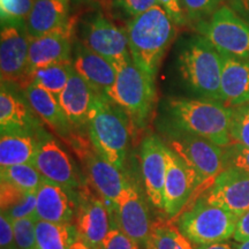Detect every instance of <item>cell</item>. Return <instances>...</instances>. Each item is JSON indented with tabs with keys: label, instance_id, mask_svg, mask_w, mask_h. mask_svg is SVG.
I'll return each mask as SVG.
<instances>
[{
	"label": "cell",
	"instance_id": "cb8c5ba5",
	"mask_svg": "<svg viewBox=\"0 0 249 249\" xmlns=\"http://www.w3.org/2000/svg\"><path fill=\"white\" fill-rule=\"evenodd\" d=\"M23 92L34 112L43 123L48 124L60 138L71 140L75 128L68 120L58 98L34 83L28 86Z\"/></svg>",
	"mask_w": 249,
	"mask_h": 249
},
{
	"label": "cell",
	"instance_id": "8992f818",
	"mask_svg": "<svg viewBox=\"0 0 249 249\" xmlns=\"http://www.w3.org/2000/svg\"><path fill=\"white\" fill-rule=\"evenodd\" d=\"M239 217L208 203L202 197L185 209L179 218V229L193 245L227 241L234 235Z\"/></svg>",
	"mask_w": 249,
	"mask_h": 249
},
{
	"label": "cell",
	"instance_id": "f546056e",
	"mask_svg": "<svg viewBox=\"0 0 249 249\" xmlns=\"http://www.w3.org/2000/svg\"><path fill=\"white\" fill-rule=\"evenodd\" d=\"M0 179L26 192H37L44 178L33 164H22L0 169Z\"/></svg>",
	"mask_w": 249,
	"mask_h": 249
},
{
	"label": "cell",
	"instance_id": "e575fe53",
	"mask_svg": "<svg viewBox=\"0 0 249 249\" xmlns=\"http://www.w3.org/2000/svg\"><path fill=\"white\" fill-rule=\"evenodd\" d=\"M36 205L37 196L36 192H27L26 194L17 204L11 207L9 209L1 211L6 216H8L12 220L21 219V218L36 217Z\"/></svg>",
	"mask_w": 249,
	"mask_h": 249
},
{
	"label": "cell",
	"instance_id": "603a6c76",
	"mask_svg": "<svg viewBox=\"0 0 249 249\" xmlns=\"http://www.w3.org/2000/svg\"><path fill=\"white\" fill-rule=\"evenodd\" d=\"M70 5L59 0H34L24 29L30 39L64 29L74 18H71Z\"/></svg>",
	"mask_w": 249,
	"mask_h": 249
},
{
	"label": "cell",
	"instance_id": "f35d334b",
	"mask_svg": "<svg viewBox=\"0 0 249 249\" xmlns=\"http://www.w3.org/2000/svg\"><path fill=\"white\" fill-rule=\"evenodd\" d=\"M157 2L165 9V12L176 26L182 27L189 23L180 0H157Z\"/></svg>",
	"mask_w": 249,
	"mask_h": 249
},
{
	"label": "cell",
	"instance_id": "d6a6232c",
	"mask_svg": "<svg viewBox=\"0 0 249 249\" xmlns=\"http://www.w3.org/2000/svg\"><path fill=\"white\" fill-rule=\"evenodd\" d=\"M224 0H180L189 22L198 23L207 20L223 4Z\"/></svg>",
	"mask_w": 249,
	"mask_h": 249
},
{
	"label": "cell",
	"instance_id": "83f0119b",
	"mask_svg": "<svg viewBox=\"0 0 249 249\" xmlns=\"http://www.w3.org/2000/svg\"><path fill=\"white\" fill-rule=\"evenodd\" d=\"M73 71V61L59 62V64L42 67L29 76L28 86L34 83L52 93L55 98H59V95L66 87Z\"/></svg>",
	"mask_w": 249,
	"mask_h": 249
},
{
	"label": "cell",
	"instance_id": "d6986e66",
	"mask_svg": "<svg viewBox=\"0 0 249 249\" xmlns=\"http://www.w3.org/2000/svg\"><path fill=\"white\" fill-rule=\"evenodd\" d=\"M73 67L96 93L108 95L116 82V66L83 45L79 39L73 45Z\"/></svg>",
	"mask_w": 249,
	"mask_h": 249
},
{
	"label": "cell",
	"instance_id": "ac0fdd59",
	"mask_svg": "<svg viewBox=\"0 0 249 249\" xmlns=\"http://www.w3.org/2000/svg\"><path fill=\"white\" fill-rule=\"evenodd\" d=\"M36 217L38 220L71 224L77 213V197L73 189L43 179L36 192Z\"/></svg>",
	"mask_w": 249,
	"mask_h": 249
},
{
	"label": "cell",
	"instance_id": "7bdbcfd3",
	"mask_svg": "<svg viewBox=\"0 0 249 249\" xmlns=\"http://www.w3.org/2000/svg\"><path fill=\"white\" fill-rule=\"evenodd\" d=\"M71 2L75 6H87L101 11H108L112 7L113 0H71Z\"/></svg>",
	"mask_w": 249,
	"mask_h": 249
},
{
	"label": "cell",
	"instance_id": "8fae6325",
	"mask_svg": "<svg viewBox=\"0 0 249 249\" xmlns=\"http://www.w3.org/2000/svg\"><path fill=\"white\" fill-rule=\"evenodd\" d=\"M112 225H117L139 246L147 247L151 229L147 205L139 187L127 179L112 214Z\"/></svg>",
	"mask_w": 249,
	"mask_h": 249
},
{
	"label": "cell",
	"instance_id": "ab89813d",
	"mask_svg": "<svg viewBox=\"0 0 249 249\" xmlns=\"http://www.w3.org/2000/svg\"><path fill=\"white\" fill-rule=\"evenodd\" d=\"M0 247L1 249H17L14 240L13 222L4 213L0 214Z\"/></svg>",
	"mask_w": 249,
	"mask_h": 249
},
{
	"label": "cell",
	"instance_id": "74e56055",
	"mask_svg": "<svg viewBox=\"0 0 249 249\" xmlns=\"http://www.w3.org/2000/svg\"><path fill=\"white\" fill-rule=\"evenodd\" d=\"M158 5L157 0H113L112 7L123 11L130 18L139 17Z\"/></svg>",
	"mask_w": 249,
	"mask_h": 249
},
{
	"label": "cell",
	"instance_id": "9c48e42d",
	"mask_svg": "<svg viewBox=\"0 0 249 249\" xmlns=\"http://www.w3.org/2000/svg\"><path fill=\"white\" fill-rule=\"evenodd\" d=\"M165 143L192 166L205 183L211 185L218 174L225 170L224 148L209 140L167 128Z\"/></svg>",
	"mask_w": 249,
	"mask_h": 249
},
{
	"label": "cell",
	"instance_id": "1f68e13d",
	"mask_svg": "<svg viewBox=\"0 0 249 249\" xmlns=\"http://www.w3.org/2000/svg\"><path fill=\"white\" fill-rule=\"evenodd\" d=\"M230 138L232 143L249 148V102L232 107Z\"/></svg>",
	"mask_w": 249,
	"mask_h": 249
},
{
	"label": "cell",
	"instance_id": "52a82bcc",
	"mask_svg": "<svg viewBox=\"0 0 249 249\" xmlns=\"http://www.w3.org/2000/svg\"><path fill=\"white\" fill-rule=\"evenodd\" d=\"M195 30L220 54L249 59V23L229 5H222L209 18L195 23Z\"/></svg>",
	"mask_w": 249,
	"mask_h": 249
},
{
	"label": "cell",
	"instance_id": "8d00e7d4",
	"mask_svg": "<svg viewBox=\"0 0 249 249\" xmlns=\"http://www.w3.org/2000/svg\"><path fill=\"white\" fill-rule=\"evenodd\" d=\"M139 247L140 246L124 234L117 225L111 226L101 245V249H140Z\"/></svg>",
	"mask_w": 249,
	"mask_h": 249
},
{
	"label": "cell",
	"instance_id": "5b68a950",
	"mask_svg": "<svg viewBox=\"0 0 249 249\" xmlns=\"http://www.w3.org/2000/svg\"><path fill=\"white\" fill-rule=\"evenodd\" d=\"M107 96L124 108L134 127L143 128L155 108L157 98L155 80L129 59L117 67L116 82Z\"/></svg>",
	"mask_w": 249,
	"mask_h": 249
},
{
	"label": "cell",
	"instance_id": "6da1fadb",
	"mask_svg": "<svg viewBox=\"0 0 249 249\" xmlns=\"http://www.w3.org/2000/svg\"><path fill=\"white\" fill-rule=\"evenodd\" d=\"M169 128L201 136L225 148L230 138L232 107L223 102L204 98L171 97L166 101Z\"/></svg>",
	"mask_w": 249,
	"mask_h": 249
},
{
	"label": "cell",
	"instance_id": "484cf974",
	"mask_svg": "<svg viewBox=\"0 0 249 249\" xmlns=\"http://www.w3.org/2000/svg\"><path fill=\"white\" fill-rule=\"evenodd\" d=\"M37 152V133H2L0 138V169L34 164Z\"/></svg>",
	"mask_w": 249,
	"mask_h": 249
},
{
	"label": "cell",
	"instance_id": "30bf717a",
	"mask_svg": "<svg viewBox=\"0 0 249 249\" xmlns=\"http://www.w3.org/2000/svg\"><path fill=\"white\" fill-rule=\"evenodd\" d=\"M166 161L163 210L170 218H174L180 216L192 196L205 182L192 166L169 147Z\"/></svg>",
	"mask_w": 249,
	"mask_h": 249
},
{
	"label": "cell",
	"instance_id": "7dc6e473",
	"mask_svg": "<svg viewBox=\"0 0 249 249\" xmlns=\"http://www.w3.org/2000/svg\"><path fill=\"white\" fill-rule=\"evenodd\" d=\"M59 1H62V2H65V4H67V5H70V2H71V0H59Z\"/></svg>",
	"mask_w": 249,
	"mask_h": 249
},
{
	"label": "cell",
	"instance_id": "4dcf8cb0",
	"mask_svg": "<svg viewBox=\"0 0 249 249\" xmlns=\"http://www.w3.org/2000/svg\"><path fill=\"white\" fill-rule=\"evenodd\" d=\"M34 0H0L1 26H23L33 8Z\"/></svg>",
	"mask_w": 249,
	"mask_h": 249
},
{
	"label": "cell",
	"instance_id": "ee69618b",
	"mask_svg": "<svg viewBox=\"0 0 249 249\" xmlns=\"http://www.w3.org/2000/svg\"><path fill=\"white\" fill-rule=\"evenodd\" d=\"M195 249H236V245H233L229 241L213 242L208 245H194Z\"/></svg>",
	"mask_w": 249,
	"mask_h": 249
},
{
	"label": "cell",
	"instance_id": "2e32d148",
	"mask_svg": "<svg viewBox=\"0 0 249 249\" xmlns=\"http://www.w3.org/2000/svg\"><path fill=\"white\" fill-rule=\"evenodd\" d=\"M167 145L155 134L143 139L140 148L142 178L149 201L156 208L163 209L164 185L167 167Z\"/></svg>",
	"mask_w": 249,
	"mask_h": 249
},
{
	"label": "cell",
	"instance_id": "ffe728a7",
	"mask_svg": "<svg viewBox=\"0 0 249 249\" xmlns=\"http://www.w3.org/2000/svg\"><path fill=\"white\" fill-rule=\"evenodd\" d=\"M40 127L37 114L26 96L15 91L12 85L1 83L0 92V132L37 133Z\"/></svg>",
	"mask_w": 249,
	"mask_h": 249
},
{
	"label": "cell",
	"instance_id": "60d3db41",
	"mask_svg": "<svg viewBox=\"0 0 249 249\" xmlns=\"http://www.w3.org/2000/svg\"><path fill=\"white\" fill-rule=\"evenodd\" d=\"M232 239L235 242H244L249 240V210L242 214L241 217H239L234 235H233Z\"/></svg>",
	"mask_w": 249,
	"mask_h": 249
},
{
	"label": "cell",
	"instance_id": "3957f363",
	"mask_svg": "<svg viewBox=\"0 0 249 249\" xmlns=\"http://www.w3.org/2000/svg\"><path fill=\"white\" fill-rule=\"evenodd\" d=\"M133 126L128 114L107 95L96 93L88 121L90 143L102 157L124 169Z\"/></svg>",
	"mask_w": 249,
	"mask_h": 249
},
{
	"label": "cell",
	"instance_id": "5bb4252c",
	"mask_svg": "<svg viewBox=\"0 0 249 249\" xmlns=\"http://www.w3.org/2000/svg\"><path fill=\"white\" fill-rule=\"evenodd\" d=\"M30 38L23 26L5 24L0 34V76L1 83L27 86Z\"/></svg>",
	"mask_w": 249,
	"mask_h": 249
},
{
	"label": "cell",
	"instance_id": "f6af8a7d",
	"mask_svg": "<svg viewBox=\"0 0 249 249\" xmlns=\"http://www.w3.org/2000/svg\"><path fill=\"white\" fill-rule=\"evenodd\" d=\"M70 249H93L89 244H87L86 241H83L82 239L77 238L75 241L73 242Z\"/></svg>",
	"mask_w": 249,
	"mask_h": 249
},
{
	"label": "cell",
	"instance_id": "bcb514c9",
	"mask_svg": "<svg viewBox=\"0 0 249 249\" xmlns=\"http://www.w3.org/2000/svg\"><path fill=\"white\" fill-rule=\"evenodd\" d=\"M236 249H249V240L244 242H236Z\"/></svg>",
	"mask_w": 249,
	"mask_h": 249
},
{
	"label": "cell",
	"instance_id": "836d02e7",
	"mask_svg": "<svg viewBox=\"0 0 249 249\" xmlns=\"http://www.w3.org/2000/svg\"><path fill=\"white\" fill-rule=\"evenodd\" d=\"M12 222H13L17 249H36L37 218H21V219L12 220Z\"/></svg>",
	"mask_w": 249,
	"mask_h": 249
},
{
	"label": "cell",
	"instance_id": "44dd1931",
	"mask_svg": "<svg viewBox=\"0 0 249 249\" xmlns=\"http://www.w3.org/2000/svg\"><path fill=\"white\" fill-rule=\"evenodd\" d=\"M76 231L79 238L93 249L101 245L112 226L110 211L99 197L86 198L81 202L76 213Z\"/></svg>",
	"mask_w": 249,
	"mask_h": 249
},
{
	"label": "cell",
	"instance_id": "7c38bea8",
	"mask_svg": "<svg viewBox=\"0 0 249 249\" xmlns=\"http://www.w3.org/2000/svg\"><path fill=\"white\" fill-rule=\"evenodd\" d=\"M33 165L46 180L73 191L80 187L71 157L60 143L43 128L37 130V152Z\"/></svg>",
	"mask_w": 249,
	"mask_h": 249
},
{
	"label": "cell",
	"instance_id": "4fadbf2b",
	"mask_svg": "<svg viewBox=\"0 0 249 249\" xmlns=\"http://www.w3.org/2000/svg\"><path fill=\"white\" fill-rule=\"evenodd\" d=\"M71 141L74 149H76L77 154L86 161L90 183L97 192L99 198L107 205L112 218L114 205L127 179L124 177L123 171L102 157L95 148H88L86 142H82L80 138L77 139L75 136Z\"/></svg>",
	"mask_w": 249,
	"mask_h": 249
},
{
	"label": "cell",
	"instance_id": "7a4b0ae2",
	"mask_svg": "<svg viewBox=\"0 0 249 249\" xmlns=\"http://www.w3.org/2000/svg\"><path fill=\"white\" fill-rule=\"evenodd\" d=\"M134 64L156 79L165 53L176 37V24L160 5L130 18L126 27Z\"/></svg>",
	"mask_w": 249,
	"mask_h": 249
},
{
	"label": "cell",
	"instance_id": "ba28073f",
	"mask_svg": "<svg viewBox=\"0 0 249 249\" xmlns=\"http://www.w3.org/2000/svg\"><path fill=\"white\" fill-rule=\"evenodd\" d=\"M77 37L83 45L107 59L116 68L132 59L127 33L105 17L101 9H95L81 20Z\"/></svg>",
	"mask_w": 249,
	"mask_h": 249
},
{
	"label": "cell",
	"instance_id": "d590c367",
	"mask_svg": "<svg viewBox=\"0 0 249 249\" xmlns=\"http://www.w3.org/2000/svg\"><path fill=\"white\" fill-rule=\"evenodd\" d=\"M225 154V169H239L249 173V148L231 143L224 148Z\"/></svg>",
	"mask_w": 249,
	"mask_h": 249
},
{
	"label": "cell",
	"instance_id": "b9f144b4",
	"mask_svg": "<svg viewBox=\"0 0 249 249\" xmlns=\"http://www.w3.org/2000/svg\"><path fill=\"white\" fill-rule=\"evenodd\" d=\"M226 1L239 17L249 23V0H226Z\"/></svg>",
	"mask_w": 249,
	"mask_h": 249
},
{
	"label": "cell",
	"instance_id": "d4e9b609",
	"mask_svg": "<svg viewBox=\"0 0 249 249\" xmlns=\"http://www.w3.org/2000/svg\"><path fill=\"white\" fill-rule=\"evenodd\" d=\"M222 102L233 107L249 102V59L222 54Z\"/></svg>",
	"mask_w": 249,
	"mask_h": 249
},
{
	"label": "cell",
	"instance_id": "277c9868",
	"mask_svg": "<svg viewBox=\"0 0 249 249\" xmlns=\"http://www.w3.org/2000/svg\"><path fill=\"white\" fill-rule=\"evenodd\" d=\"M222 54L201 35L186 39L177 55L180 77L200 98L222 102Z\"/></svg>",
	"mask_w": 249,
	"mask_h": 249
},
{
	"label": "cell",
	"instance_id": "9a60e30c",
	"mask_svg": "<svg viewBox=\"0 0 249 249\" xmlns=\"http://www.w3.org/2000/svg\"><path fill=\"white\" fill-rule=\"evenodd\" d=\"M202 196L208 203L241 217L249 210V173L227 167Z\"/></svg>",
	"mask_w": 249,
	"mask_h": 249
},
{
	"label": "cell",
	"instance_id": "f1b7e54d",
	"mask_svg": "<svg viewBox=\"0 0 249 249\" xmlns=\"http://www.w3.org/2000/svg\"><path fill=\"white\" fill-rule=\"evenodd\" d=\"M145 249H195L180 229L169 224H157L151 229V234Z\"/></svg>",
	"mask_w": 249,
	"mask_h": 249
},
{
	"label": "cell",
	"instance_id": "e0dca14e",
	"mask_svg": "<svg viewBox=\"0 0 249 249\" xmlns=\"http://www.w3.org/2000/svg\"><path fill=\"white\" fill-rule=\"evenodd\" d=\"M75 28L76 22L73 20L64 29L30 39L26 88L29 83V76L35 71L59 62L73 61V38Z\"/></svg>",
	"mask_w": 249,
	"mask_h": 249
},
{
	"label": "cell",
	"instance_id": "7402d4cb",
	"mask_svg": "<svg viewBox=\"0 0 249 249\" xmlns=\"http://www.w3.org/2000/svg\"><path fill=\"white\" fill-rule=\"evenodd\" d=\"M96 92L85 80L76 73L71 71L66 87L59 95L58 101L62 110L75 129L88 126L89 116L95 101Z\"/></svg>",
	"mask_w": 249,
	"mask_h": 249
},
{
	"label": "cell",
	"instance_id": "4316f807",
	"mask_svg": "<svg viewBox=\"0 0 249 249\" xmlns=\"http://www.w3.org/2000/svg\"><path fill=\"white\" fill-rule=\"evenodd\" d=\"M79 238L73 224H57L37 219L36 249H70Z\"/></svg>",
	"mask_w": 249,
	"mask_h": 249
}]
</instances>
